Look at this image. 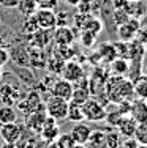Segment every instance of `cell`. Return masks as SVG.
<instances>
[{
    "instance_id": "43",
    "label": "cell",
    "mask_w": 147,
    "mask_h": 148,
    "mask_svg": "<svg viewBox=\"0 0 147 148\" xmlns=\"http://www.w3.org/2000/svg\"><path fill=\"white\" fill-rule=\"evenodd\" d=\"M2 148H19V147H17L16 143H3Z\"/></svg>"
},
{
    "instance_id": "37",
    "label": "cell",
    "mask_w": 147,
    "mask_h": 148,
    "mask_svg": "<svg viewBox=\"0 0 147 148\" xmlns=\"http://www.w3.org/2000/svg\"><path fill=\"white\" fill-rule=\"evenodd\" d=\"M122 147L124 148H139V143L135 140V137H127L125 140H122Z\"/></svg>"
},
{
    "instance_id": "21",
    "label": "cell",
    "mask_w": 147,
    "mask_h": 148,
    "mask_svg": "<svg viewBox=\"0 0 147 148\" xmlns=\"http://www.w3.org/2000/svg\"><path fill=\"white\" fill-rule=\"evenodd\" d=\"M133 90L138 99L147 101V76H138L133 80Z\"/></svg>"
},
{
    "instance_id": "11",
    "label": "cell",
    "mask_w": 147,
    "mask_h": 148,
    "mask_svg": "<svg viewBox=\"0 0 147 148\" xmlns=\"http://www.w3.org/2000/svg\"><path fill=\"white\" fill-rule=\"evenodd\" d=\"M75 38H76V35H75V32L70 29V25L55 27L52 30V41H55L57 46H71Z\"/></svg>"
},
{
    "instance_id": "41",
    "label": "cell",
    "mask_w": 147,
    "mask_h": 148,
    "mask_svg": "<svg viewBox=\"0 0 147 148\" xmlns=\"http://www.w3.org/2000/svg\"><path fill=\"white\" fill-rule=\"evenodd\" d=\"M24 148H40V143L35 142V140H29V142L26 143V147Z\"/></svg>"
},
{
    "instance_id": "15",
    "label": "cell",
    "mask_w": 147,
    "mask_h": 148,
    "mask_svg": "<svg viewBox=\"0 0 147 148\" xmlns=\"http://www.w3.org/2000/svg\"><path fill=\"white\" fill-rule=\"evenodd\" d=\"M19 87L17 85H11V84H6L0 88V98H2V103L6 106H14L21 101V93H19Z\"/></svg>"
},
{
    "instance_id": "42",
    "label": "cell",
    "mask_w": 147,
    "mask_h": 148,
    "mask_svg": "<svg viewBox=\"0 0 147 148\" xmlns=\"http://www.w3.org/2000/svg\"><path fill=\"white\" fill-rule=\"evenodd\" d=\"M65 2L68 3V5H71V6H78L81 0H65Z\"/></svg>"
},
{
    "instance_id": "26",
    "label": "cell",
    "mask_w": 147,
    "mask_h": 148,
    "mask_svg": "<svg viewBox=\"0 0 147 148\" xmlns=\"http://www.w3.org/2000/svg\"><path fill=\"white\" fill-rule=\"evenodd\" d=\"M98 54H100L101 60H104V62L111 63L114 58H117V51H115V46L112 43H104L100 46V51H98Z\"/></svg>"
},
{
    "instance_id": "36",
    "label": "cell",
    "mask_w": 147,
    "mask_h": 148,
    "mask_svg": "<svg viewBox=\"0 0 147 148\" xmlns=\"http://www.w3.org/2000/svg\"><path fill=\"white\" fill-rule=\"evenodd\" d=\"M111 2H112L114 10H125V11H127L128 5H130L128 0H111Z\"/></svg>"
},
{
    "instance_id": "14",
    "label": "cell",
    "mask_w": 147,
    "mask_h": 148,
    "mask_svg": "<svg viewBox=\"0 0 147 148\" xmlns=\"http://www.w3.org/2000/svg\"><path fill=\"white\" fill-rule=\"evenodd\" d=\"M92 131H93V129L90 128L87 123L79 121V123H75V126L71 128L70 134H71V137L75 139L76 143H84V145H87V142H89V139H90V134H92Z\"/></svg>"
},
{
    "instance_id": "34",
    "label": "cell",
    "mask_w": 147,
    "mask_h": 148,
    "mask_svg": "<svg viewBox=\"0 0 147 148\" xmlns=\"http://www.w3.org/2000/svg\"><path fill=\"white\" fill-rule=\"evenodd\" d=\"M135 40L138 41L139 44L147 46V25H142V24H141V27H139V30H138V33H136Z\"/></svg>"
},
{
    "instance_id": "51",
    "label": "cell",
    "mask_w": 147,
    "mask_h": 148,
    "mask_svg": "<svg viewBox=\"0 0 147 148\" xmlns=\"http://www.w3.org/2000/svg\"><path fill=\"white\" fill-rule=\"evenodd\" d=\"M120 148H124V147H120Z\"/></svg>"
},
{
    "instance_id": "16",
    "label": "cell",
    "mask_w": 147,
    "mask_h": 148,
    "mask_svg": "<svg viewBox=\"0 0 147 148\" xmlns=\"http://www.w3.org/2000/svg\"><path fill=\"white\" fill-rule=\"evenodd\" d=\"M27 52H29L30 66H33V68H46L48 57H46V52H44V49L35 47V46H30V47H27Z\"/></svg>"
},
{
    "instance_id": "40",
    "label": "cell",
    "mask_w": 147,
    "mask_h": 148,
    "mask_svg": "<svg viewBox=\"0 0 147 148\" xmlns=\"http://www.w3.org/2000/svg\"><path fill=\"white\" fill-rule=\"evenodd\" d=\"M8 44H10V41L6 40V36L0 33V49H6V47H8Z\"/></svg>"
},
{
    "instance_id": "22",
    "label": "cell",
    "mask_w": 147,
    "mask_h": 148,
    "mask_svg": "<svg viewBox=\"0 0 147 148\" xmlns=\"http://www.w3.org/2000/svg\"><path fill=\"white\" fill-rule=\"evenodd\" d=\"M16 8H17V11H19L21 16L30 17V16H33L35 13H37L38 3L35 2V0H19V3H17Z\"/></svg>"
},
{
    "instance_id": "19",
    "label": "cell",
    "mask_w": 147,
    "mask_h": 148,
    "mask_svg": "<svg viewBox=\"0 0 147 148\" xmlns=\"http://www.w3.org/2000/svg\"><path fill=\"white\" fill-rule=\"evenodd\" d=\"M10 60H13L16 63V66H21V68L30 66L29 52H27L26 47H14L13 51H10Z\"/></svg>"
},
{
    "instance_id": "8",
    "label": "cell",
    "mask_w": 147,
    "mask_h": 148,
    "mask_svg": "<svg viewBox=\"0 0 147 148\" xmlns=\"http://www.w3.org/2000/svg\"><path fill=\"white\" fill-rule=\"evenodd\" d=\"M60 76L63 77L65 80L71 84H76L78 80H81L84 77V69L82 66L79 65L78 62H73V60H66L65 65H63V69H62Z\"/></svg>"
},
{
    "instance_id": "32",
    "label": "cell",
    "mask_w": 147,
    "mask_h": 148,
    "mask_svg": "<svg viewBox=\"0 0 147 148\" xmlns=\"http://www.w3.org/2000/svg\"><path fill=\"white\" fill-rule=\"evenodd\" d=\"M95 40H97V35L95 33L81 29V43H82L84 47H92V46L95 44Z\"/></svg>"
},
{
    "instance_id": "27",
    "label": "cell",
    "mask_w": 147,
    "mask_h": 148,
    "mask_svg": "<svg viewBox=\"0 0 147 148\" xmlns=\"http://www.w3.org/2000/svg\"><path fill=\"white\" fill-rule=\"evenodd\" d=\"M66 118L73 123H79L84 121V115H82V107L81 104H76V103H68V110H66Z\"/></svg>"
},
{
    "instance_id": "1",
    "label": "cell",
    "mask_w": 147,
    "mask_h": 148,
    "mask_svg": "<svg viewBox=\"0 0 147 148\" xmlns=\"http://www.w3.org/2000/svg\"><path fill=\"white\" fill-rule=\"evenodd\" d=\"M104 90H106L108 101L114 104L131 101V98L135 96L133 82L130 79H127V76H111L104 82Z\"/></svg>"
},
{
    "instance_id": "17",
    "label": "cell",
    "mask_w": 147,
    "mask_h": 148,
    "mask_svg": "<svg viewBox=\"0 0 147 148\" xmlns=\"http://www.w3.org/2000/svg\"><path fill=\"white\" fill-rule=\"evenodd\" d=\"M130 115L139 125H147V101H135L130 107Z\"/></svg>"
},
{
    "instance_id": "23",
    "label": "cell",
    "mask_w": 147,
    "mask_h": 148,
    "mask_svg": "<svg viewBox=\"0 0 147 148\" xmlns=\"http://www.w3.org/2000/svg\"><path fill=\"white\" fill-rule=\"evenodd\" d=\"M87 145H89L90 148H106V132L101 131V129L92 131Z\"/></svg>"
},
{
    "instance_id": "20",
    "label": "cell",
    "mask_w": 147,
    "mask_h": 148,
    "mask_svg": "<svg viewBox=\"0 0 147 148\" xmlns=\"http://www.w3.org/2000/svg\"><path fill=\"white\" fill-rule=\"evenodd\" d=\"M111 71L114 76H127L130 73V60L124 57H117L109 63Z\"/></svg>"
},
{
    "instance_id": "45",
    "label": "cell",
    "mask_w": 147,
    "mask_h": 148,
    "mask_svg": "<svg viewBox=\"0 0 147 148\" xmlns=\"http://www.w3.org/2000/svg\"><path fill=\"white\" fill-rule=\"evenodd\" d=\"M73 148H87V145H84V143H76Z\"/></svg>"
},
{
    "instance_id": "44",
    "label": "cell",
    "mask_w": 147,
    "mask_h": 148,
    "mask_svg": "<svg viewBox=\"0 0 147 148\" xmlns=\"http://www.w3.org/2000/svg\"><path fill=\"white\" fill-rule=\"evenodd\" d=\"M46 148H59V145L55 142H49L48 145H46Z\"/></svg>"
},
{
    "instance_id": "12",
    "label": "cell",
    "mask_w": 147,
    "mask_h": 148,
    "mask_svg": "<svg viewBox=\"0 0 147 148\" xmlns=\"http://www.w3.org/2000/svg\"><path fill=\"white\" fill-rule=\"evenodd\" d=\"M48 117L46 114V109L44 106H41L40 109H37L32 114H27V118H26V126L33 132H40L41 128H43V123H44V118Z\"/></svg>"
},
{
    "instance_id": "5",
    "label": "cell",
    "mask_w": 147,
    "mask_h": 148,
    "mask_svg": "<svg viewBox=\"0 0 147 148\" xmlns=\"http://www.w3.org/2000/svg\"><path fill=\"white\" fill-rule=\"evenodd\" d=\"M73 90H75V84H71L68 80H65L63 77H60V79H55L52 82L51 88H49V93H51V96H57L65 101H70L71 99V95H73Z\"/></svg>"
},
{
    "instance_id": "6",
    "label": "cell",
    "mask_w": 147,
    "mask_h": 148,
    "mask_svg": "<svg viewBox=\"0 0 147 148\" xmlns=\"http://www.w3.org/2000/svg\"><path fill=\"white\" fill-rule=\"evenodd\" d=\"M35 21H37L38 27L44 30H54L57 27L55 22V11L54 10H48V8H38L37 13L33 14Z\"/></svg>"
},
{
    "instance_id": "18",
    "label": "cell",
    "mask_w": 147,
    "mask_h": 148,
    "mask_svg": "<svg viewBox=\"0 0 147 148\" xmlns=\"http://www.w3.org/2000/svg\"><path fill=\"white\" fill-rule=\"evenodd\" d=\"M30 40V44L35 46V47H48V44L52 41V30H44V29H40L37 30L32 36L29 38Z\"/></svg>"
},
{
    "instance_id": "24",
    "label": "cell",
    "mask_w": 147,
    "mask_h": 148,
    "mask_svg": "<svg viewBox=\"0 0 147 148\" xmlns=\"http://www.w3.org/2000/svg\"><path fill=\"white\" fill-rule=\"evenodd\" d=\"M17 120V112L13 106H0V125L5 123H14Z\"/></svg>"
},
{
    "instance_id": "7",
    "label": "cell",
    "mask_w": 147,
    "mask_h": 148,
    "mask_svg": "<svg viewBox=\"0 0 147 148\" xmlns=\"http://www.w3.org/2000/svg\"><path fill=\"white\" fill-rule=\"evenodd\" d=\"M0 137L5 143H17L22 137V128L16 121L0 125Z\"/></svg>"
},
{
    "instance_id": "49",
    "label": "cell",
    "mask_w": 147,
    "mask_h": 148,
    "mask_svg": "<svg viewBox=\"0 0 147 148\" xmlns=\"http://www.w3.org/2000/svg\"><path fill=\"white\" fill-rule=\"evenodd\" d=\"M139 148H147V147H144V145H139Z\"/></svg>"
},
{
    "instance_id": "39",
    "label": "cell",
    "mask_w": 147,
    "mask_h": 148,
    "mask_svg": "<svg viewBox=\"0 0 147 148\" xmlns=\"http://www.w3.org/2000/svg\"><path fill=\"white\" fill-rule=\"evenodd\" d=\"M19 0H0V5L5 6V8H16Z\"/></svg>"
},
{
    "instance_id": "46",
    "label": "cell",
    "mask_w": 147,
    "mask_h": 148,
    "mask_svg": "<svg viewBox=\"0 0 147 148\" xmlns=\"http://www.w3.org/2000/svg\"><path fill=\"white\" fill-rule=\"evenodd\" d=\"M2 77H3V66H0V80H2Z\"/></svg>"
},
{
    "instance_id": "25",
    "label": "cell",
    "mask_w": 147,
    "mask_h": 148,
    "mask_svg": "<svg viewBox=\"0 0 147 148\" xmlns=\"http://www.w3.org/2000/svg\"><path fill=\"white\" fill-rule=\"evenodd\" d=\"M104 132H106V148H120L122 147V136L117 129H114L111 126Z\"/></svg>"
},
{
    "instance_id": "2",
    "label": "cell",
    "mask_w": 147,
    "mask_h": 148,
    "mask_svg": "<svg viewBox=\"0 0 147 148\" xmlns=\"http://www.w3.org/2000/svg\"><path fill=\"white\" fill-rule=\"evenodd\" d=\"M82 115H84V120L87 121H103L106 120V115H108V110L104 109V106L97 99V98H92L90 96L89 99L86 101L82 106Z\"/></svg>"
},
{
    "instance_id": "50",
    "label": "cell",
    "mask_w": 147,
    "mask_h": 148,
    "mask_svg": "<svg viewBox=\"0 0 147 148\" xmlns=\"http://www.w3.org/2000/svg\"><path fill=\"white\" fill-rule=\"evenodd\" d=\"M144 2H146V3H147V0H144Z\"/></svg>"
},
{
    "instance_id": "3",
    "label": "cell",
    "mask_w": 147,
    "mask_h": 148,
    "mask_svg": "<svg viewBox=\"0 0 147 148\" xmlns=\"http://www.w3.org/2000/svg\"><path fill=\"white\" fill-rule=\"evenodd\" d=\"M68 103L70 101H65L62 98L57 96H49L46 104H44V109H46L48 117H52L54 120H65L66 118V110H68Z\"/></svg>"
},
{
    "instance_id": "30",
    "label": "cell",
    "mask_w": 147,
    "mask_h": 148,
    "mask_svg": "<svg viewBox=\"0 0 147 148\" xmlns=\"http://www.w3.org/2000/svg\"><path fill=\"white\" fill-rule=\"evenodd\" d=\"M55 143L59 145V148H73L76 145L75 139L71 137L70 132H65V134H59V137L54 140Z\"/></svg>"
},
{
    "instance_id": "38",
    "label": "cell",
    "mask_w": 147,
    "mask_h": 148,
    "mask_svg": "<svg viewBox=\"0 0 147 148\" xmlns=\"http://www.w3.org/2000/svg\"><path fill=\"white\" fill-rule=\"evenodd\" d=\"M10 62V51L8 49H0V66H5Z\"/></svg>"
},
{
    "instance_id": "28",
    "label": "cell",
    "mask_w": 147,
    "mask_h": 148,
    "mask_svg": "<svg viewBox=\"0 0 147 148\" xmlns=\"http://www.w3.org/2000/svg\"><path fill=\"white\" fill-rule=\"evenodd\" d=\"M37 30H40V27H38V24H37V21H35V17H33V16L24 17L22 24H21V33H22L26 38H30Z\"/></svg>"
},
{
    "instance_id": "4",
    "label": "cell",
    "mask_w": 147,
    "mask_h": 148,
    "mask_svg": "<svg viewBox=\"0 0 147 148\" xmlns=\"http://www.w3.org/2000/svg\"><path fill=\"white\" fill-rule=\"evenodd\" d=\"M139 27H141V19H136V17H130L125 24L117 27V33H119V40L124 41V43H130L136 38Z\"/></svg>"
},
{
    "instance_id": "48",
    "label": "cell",
    "mask_w": 147,
    "mask_h": 148,
    "mask_svg": "<svg viewBox=\"0 0 147 148\" xmlns=\"http://www.w3.org/2000/svg\"><path fill=\"white\" fill-rule=\"evenodd\" d=\"M128 2H139V0H128Z\"/></svg>"
},
{
    "instance_id": "9",
    "label": "cell",
    "mask_w": 147,
    "mask_h": 148,
    "mask_svg": "<svg viewBox=\"0 0 147 148\" xmlns=\"http://www.w3.org/2000/svg\"><path fill=\"white\" fill-rule=\"evenodd\" d=\"M60 134V126H59L57 120H54L52 117H46L43 123V128L40 131V136L43 139V142H54Z\"/></svg>"
},
{
    "instance_id": "33",
    "label": "cell",
    "mask_w": 147,
    "mask_h": 148,
    "mask_svg": "<svg viewBox=\"0 0 147 148\" xmlns=\"http://www.w3.org/2000/svg\"><path fill=\"white\" fill-rule=\"evenodd\" d=\"M130 14H128L125 10H114V14H112V21L115 24V27L122 25V24H125L128 19H130Z\"/></svg>"
},
{
    "instance_id": "47",
    "label": "cell",
    "mask_w": 147,
    "mask_h": 148,
    "mask_svg": "<svg viewBox=\"0 0 147 148\" xmlns=\"http://www.w3.org/2000/svg\"><path fill=\"white\" fill-rule=\"evenodd\" d=\"M144 73H146V76H147V62L144 63Z\"/></svg>"
},
{
    "instance_id": "31",
    "label": "cell",
    "mask_w": 147,
    "mask_h": 148,
    "mask_svg": "<svg viewBox=\"0 0 147 148\" xmlns=\"http://www.w3.org/2000/svg\"><path fill=\"white\" fill-rule=\"evenodd\" d=\"M133 137H135V140L139 143V145L147 147V125H139V123H138Z\"/></svg>"
},
{
    "instance_id": "35",
    "label": "cell",
    "mask_w": 147,
    "mask_h": 148,
    "mask_svg": "<svg viewBox=\"0 0 147 148\" xmlns=\"http://www.w3.org/2000/svg\"><path fill=\"white\" fill-rule=\"evenodd\" d=\"M65 11H59L55 13V22H57V27H63V25H70V19L66 17Z\"/></svg>"
},
{
    "instance_id": "29",
    "label": "cell",
    "mask_w": 147,
    "mask_h": 148,
    "mask_svg": "<svg viewBox=\"0 0 147 148\" xmlns=\"http://www.w3.org/2000/svg\"><path fill=\"white\" fill-rule=\"evenodd\" d=\"M84 30H89L92 32V33L98 35L101 30H103V22H101V19H98V17H93V16H89L86 21V24H84L82 27Z\"/></svg>"
},
{
    "instance_id": "10",
    "label": "cell",
    "mask_w": 147,
    "mask_h": 148,
    "mask_svg": "<svg viewBox=\"0 0 147 148\" xmlns=\"http://www.w3.org/2000/svg\"><path fill=\"white\" fill-rule=\"evenodd\" d=\"M41 106H43V103H41L40 93H38L37 90H32L26 96V99H22V101H19V103H17V107H19V110L22 112L24 115L32 114V112L37 110V109H40Z\"/></svg>"
},
{
    "instance_id": "13",
    "label": "cell",
    "mask_w": 147,
    "mask_h": 148,
    "mask_svg": "<svg viewBox=\"0 0 147 148\" xmlns=\"http://www.w3.org/2000/svg\"><path fill=\"white\" fill-rule=\"evenodd\" d=\"M136 126H138V121H136L130 114H124L119 118V121L115 123L114 128H117V131L120 132V136L127 139V137H133Z\"/></svg>"
}]
</instances>
